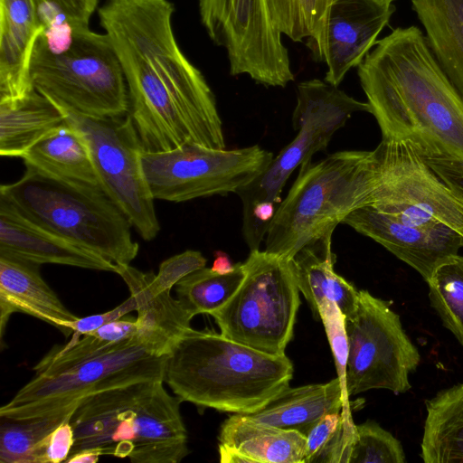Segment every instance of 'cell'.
I'll return each instance as SVG.
<instances>
[{
  "label": "cell",
  "mask_w": 463,
  "mask_h": 463,
  "mask_svg": "<svg viewBox=\"0 0 463 463\" xmlns=\"http://www.w3.org/2000/svg\"><path fill=\"white\" fill-rule=\"evenodd\" d=\"M357 74L382 138L406 141L422 157H463V99L418 26L377 41Z\"/></svg>",
  "instance_id": "1"
},
{
  "label": "cell",
  "mask_w": 463,
  "mask_h": 463,
  "mask_svg": "<svg viewBox=\"0 0 463 463\" xmlns=\"http://www.w3.org/2000/svg\"><path fill=\"white\" fill-rule=\"evenodd\" d=\"M294 365L221 333L190 328L167 357L164 383L182 402L233 414L264 408L289 386Z\"/></svg>",
  "instance_id": "2"
},
{
  "label": "cell",
  "mask_w": 463,
  "mask_h": 463,
  "mask_svg": "<svg viewBox=\"0 0 463 463\" xmlns=\"http://www.w3.org/2000/svg\"><path fill=\"white\" fill-rule=\"evenodd\" d=\"M164 381H143L92 393L80 400L70 422L71 454L98 449L133 463H179L188 454L182 401Z\"/></svg>",
  "instance_id": "3"
},
{
  "label": "cell",
  "mask_w": 463,
  "mask_h": 463,
  "mask_svg": "<svg viewBox=\"0 0 463 463\" xmlns=\"http://www.w3.org/2000/svg\"><path fill=\"white\" fill-rule=\"evenodd\" d=\"M126 79L129 110L144 152L185 144L225 149L215 96L193 63L146 62L117 53Z\"/></svg>",
  "instance_id": "4"
},
{
  "label": "cell",
  "mask_w": 463,
  "mask_h": 463,
  "mask_svg": "<svg viewBox=\"0 0 463 463\" xmlns=\"http://www.w3.org/2000/svg\"><path fill=\"white\" fill-rule=\"evenodd\" d=\"M379 159L373 151L343 150L300 165L265 238V250L292 260L304 246L332 238L353 211L376 203Z\"/></svg>",
  "instance_id": "5"
},
{
  "label": "cell",
  "mask_w": 463,
  "mask_h": 463,
  "mask_svg": "<svg viewBox=\"0 0 463 463\" xmlns=\"http://www.w3.org/2000/svg\"><path fill=\"white\" fill-rule=\"evenodd\" d=\"M0 196L38 225L117 265H128L139 245L131 223L100 186L64 181L26 166L14 183L2 184Z\"/></svg>",
  "instance_id": "6"
},
{
  "label": "cell",
  "mask_w": 463,
  "mask_h": 463,
  "mask_svg": "<svg viewBox=\"0 0 463 463\" xmlns=\"http://www.w3.org/2000/svg\"><path fill=\"white\" fill-rule=\"evenodd\" d=\"M33 87L52 101L93 118L128 113L123 69L103 33L78 26L71 39L54 49L34 41L29 61Z\"/></svg>",
  "instance_id": "7"
},
{
  "label": "cell",
  "mask_w": 463,
  "mask_h": 463,
  "mask_svg": "<svg viewBox=\"0 0 463 463\" xmlns=\"http://www.w3.org/2000/svg\"><path fill=\"white\" fill-rule=\"evenodd\" d=\"M245 276L232 297L211 316L224 336L273 355L285 351L300 306L292 260L250 251Z\"/></svg>",
  "instance_id": "8"
},
{
  "label": "cell",
  "mask_w": 463,
  "mask_h": 463,
  "mask_svg": "<svg viewBox=\"0 0 463 463\" xmlns=\"http://www.w3.org/2000/svg\"><path fill=\"white\" fill-rule=\"evenodd\" d=\"M168 355L156 356L136 335L93 357L35 373L0 408V416L29 419L73 410L92 393L143 381H164Z\"/></svg>",
  "instance_id": "9"
},
{
  "label": "cell",
  "mask_w": 463,
  "mask_h": 463,
  "mask_svg": "<svg viewBox=\"0 0 463 463\" xmlns=\"http://www.w3.org/2000/svg\"><path fill=\"white\" fill-rule=\"evenodd\" d=\"M53 103L84 137L102 190L143 240H154L160 223L142 166L144 150L130 114L93 118Z\"/></svg>",
  "instance_id": "10"
},
{
  "label": "cell",
  "mask_w": 463,
  "mask_h": 463,
  "mask_svg": "<svg viewBox=\"0 0 463 463\" xmlns=\"http://www.w3.org/2000/svg\"><path fill=\"white\" fill-rule=\"evenodd\" d=\"M273 154L259 145L217 149L185 144L143 152L142 166L154 199L180 203L237 194L269 166Z\"/></svg>",
  "instance_id": "11"
},
{
  "label": "cell",
  "mask_w": 463,
  "mask_h": 463,
  "mask_svg": "<svg viewBox=\"0 0 463 463\" xmlns=\"http://www.w3.org/2000/svg\"><path fill=\"white\" fill-rule=\"evenodd\" d=\"M345 331L348 397L375 389L400 394L411 388L409 376L418 367L420 354L388 301L359 290L357 309L345 319Z\"/></svg>",
  "instance_id": "12"
},
{
  "label": "cell",
  "mask_w": 463,
  "mask_h": 463,
  "mask_svg": "<svg viewBox=\"0 0 463 463\" xmlns=\"http://www.w3.org/2000/svg\"><path fill=\"white\" fill-rule=\"evenodd\" d=\"M369 110L367 102L350 97L326 81L313 79L300 82L292 115L293 128L298 133L260 175L238 191L242 217L259 203L279 206L280 194L294 170L317 152L325 150L335 132L345 125L353 113Z\"/></svg>",
  "instance_id": "13"
},
{
  "label": "cell",
  "mask_w": 463,
  "mask_h": 463,
  "mask_svg": "<svg viewBox=\"0 0 463 463\" xmlns=\"http://www.w3.org/2000/svg\"><path fill=\"white\" fill-rule=\"evenodd\" d=\"M210 39L227 52L230 74L268 87H286L294 74L268 0H197Z\"/></svg>",
  "instance_id": "14"
},
{
  "label": "cell",
  "mask_w": 463,
  "mask_h": 463,
  "mask_svg": "<svg viewBox=\"0 0 463 463\" xmlns=\"http://www.w3.org/2000/svg\"><path fill=\"white\" fill-rule=\"evenodd\" d=\"M383 246L426 281L463 248V236L438 219L405 205L364 206L342 222Z\"/></svg>",
  "instance_id": "15"
},
{
  "label": "cell",
  "mask_w": 463,
  "mask_h": 463,
  "mask_svg": "<svg viewBox=\"0 0 463 463\" xmlns=\"http://www.w3.org/2000/svg\"><path fill=\"white\" fill-rule=\"evenodd\" d=\"M375 149L380 175L373 207L409 206L448 224L463 236V203L411 144L382 138Z\"/></svg>",
  "instance_id": "16"
},
{
  "label": "cell",
  "mask_w": 463,
  "mask_h": 463,
  "mask_svg": "<svg viewBox=\"0 0 463 463\" xmlns=\"http://www.w3.org/2000/svg\"><path fill=\"white\" fill-rule=\"evenodd\" d=\"M395 12L374 0H334L325 25L307 46L327 66L325 81L338 87L348 71L364 61Z\"/></svg>",
  "instance_id": "17"
},
{
  "label": "cell",
  "mask_w": 463,
  "mask_h": 463,
  "mask_svg": "<svg viewBox=\"0 0 463 463\" xmlns=\"http://www.w3.org/2000/svg\"><path fill=\"white\" fill-rule=\"evenodd\" d=\"M0 255L116 273L117 264L32 222L0 196Z\"/></svg>",
  "instance_id": "18"
},
{
  "label": "cell",
  "mask_w": 463,
  "mask_h": 463,
  "mask_svg": "<svg viewBox=\"0 0 463 463\" xmlns=\"http://www.w3.org/2000/svg\"><path fill=\"white\" fill-rule=\"evenodd\" d=\"M116 273L128 288L137 312L136 336L156 356L169 355L188 331L194 317L171 290L157 291L153 271L144 272L132 266L117 265Z\"/></svg>",
  "instance_id": "19"
},
{
  "label": "cell",
  "mask_w": 463,
  "mask_h": 463,
  "mask_svg": "<svg viewBox=\"0 0 463 463\" xmlns=\"http://www.w3.org/2000/svg\"><path fill=\"white\" fill-rule=\"evenodd\" d=\"M21 312L59 329L65 337L73 334L71 323L78 318L61 301L40 273V265L0 255L1 342L13 313Z\"/></svg>",
  "instance_id": "20"
},
{
  "label": "cell",
  "mask_w": 463,
  "mask_h": 463,
  "mask_svg": "<svg viewBox=\"0 0 463 463\" xmlns=\"http://www.w3.org/2000/svg\"><path fill=\"white\" fill-rule=\"evenodd\" d=\"M40 30L35 0H0V100L33 89L29 61Z\"/></svg>",
  "instance_id": "21"
},
{
  "label": "cell",
  "mask_w": 463,
  "mask_h": 463,
  "mask_svg": "<svg viewBox=\"0 0 463 463\" xmlns=\"http://www.w3.org/2000/svg\"><path fill=\"white\" fill-rule=\"evenodd\" d=\"M331 237L318 240L300 249L292 259L299 291L309 304L316 319L318 308L328 300L334 302L345 319L356 312L359 290L334 269L335 256L331 250Z\"/></svg>",
  "instance_id": "22"
},
{
  "label": "cell",
  "mask_w": 463,
  "mask_h": 463,
  "mask_svg": "<svg viewBox=\"0 0 463 463\" xmlns=\"http://www.w3.org/2000/svg\"><path fill=\"white\" fill-rule=\"evenodd\" d=\"M219 443L246 457L250 463H304L306 437L258 421L247 414H232L219 434Z\"/></svg>",
  "instance_id": "23"
},
{
  "label": "cell",
  "mask_w": 463,
  "mask_h": 463,
  "mask_svg": "<svg viewBox=\"0 0 463 463\" xmlns=\"http://www.w3.org/2000/svg\"><path fill=\"white\" fill-rule=\"evenodd\" d=\"M338 377L326 383H313L284 389L264 408L251 414L254 420L303 435L323 416L340 412L349 405Z\"/></svg>",
  "instance_id": "24"
},
{
  "label": "cell",
  "mask_w": 463,
  "mask_h": 463,
  "mask_svg": "<svg viewBox=\"0 0 463 463\" xmlns=\"http://www.w3.org/2000/svg\"><path fill=\"white\" fill-rule=\"evenodd\" d=\"M21 158L25 166L52 177L100 186L84 137L66 119L35 142Z\"/></svg>",
  "instance_id": "25"
},
{
  "label": "cell",
  "mask_w": 463,
  "mask_h": 463,
  "mask_svg": "<svg viewBox=\"0 0 463 463\" xmlns=\"http://www.w3.org/2000/svg\"><path fill=\"white\" fill-rule=\"evenodd\" d=\"M64 121L61 109L34 88L23 96L0 100V156L22 157Z\"/></svg>",
  "instance_id": "26"
},
{
  "label": "cell",
  "mask_w": 463,
  "mask_h": 463,
  "mask_svg": "<svg viewBox=\"0 0 463 463\" xmlns=\"http://www.w3.org/2000/svg\"><path fill=\"white\" fill-rule=\"evenodd\" d=\"M428 44L463 99V0H411Z\"/></svg>",
  "instance_id": "27"
},
{
  "label": "cell",
  "mask_w": 463,
  "mask_h": 463,
  "mask_svg": "<svg viewBox=\"0 0 463 463\" xmlns=\"http://www.w3.org/2000/svg\"><path fill=\"white\" fill-rule=\"evenodd\" d=\"M420 443L425 463H463V383L426 401Z\"/></svg>",
  "instance_id": "28"
},
{
  "label": "cell",
  "mask_w": 463,
  "mask_h": 463,
  "mask_svg": "<svg viewBox=\"0 0 463 463\" xmlns=\"http://www.w3.org/2000/svg\"><path fill=\"white\" fill-rule=\"evenodd\" d=\"M244 276L243 262L236 263L234 269L226 274L203 267L176 283V298L194 317L199 314L212 315L232 297Z\"/></svg>",
  "instance_id": "29"
},
{
  "label": "cell",
  "mask_w": 463,
  "mask_h": 463,
  "mask_svg": "<svg viewBox=\"0 0 463 463\" xmlns=\"http://www.w3.org/2000/svg\"><path fill=\"white\" fill-rule=\"evenodd\" d=\"M109 322L76 340L54 346L33 367L36 373H51L93 357L134 336L137 321L133 317Z\"/></svg>",
  "instance_id": "30"
},
{
  "label": "cell",
  "mask_w": 463,
  "mask_h": 463,
  "mask_svg": "<svg viewBox=\"0 0 463 463\" xmlns=\"http://www.w3.org/2000/svg\"><path fill=\"white\" fill-rule=\"evenodd\" d=\"M426 282L430 306L463 346V256L457 254L442 262Z\"/></svg>",
  "instance_id": "31"
},
{
  "label": "cell",
  "mask_w": 463,
  "mask_h": 463,
  "mask_svg": "<svg viewBox=\"0 0 463 463\" xmlns=\"http://www.w3.org/2000/svg\"><path fill=\"white\" fill-rule=\"evenodd\" d=\"M73 410L29 419L1 417L0 463H33L37 444L63 421Z\"/></svg>",
  "instance_id": "32"
},
{
  "label": "cell",
  "mask_w": 463,
  "mask_h": 463,
  "mask_svg": "<svg viewBox=\"0 0 463 463\" xmlns=\"http://www.w3.org/2000/svg\"><path fill=\"white\" fill-rule=\"evenodd\" d=\"M334 0H268L276 28L293 42L316 40Z\"/></svg>",
  "instance_id": "33"
},
{
  "label": "cell",
  "mask_w": 463,
  "mask_h": 463,
  "mask_svg": "<svg viewBox=\"0 0 463 463\" xmlns=\"http://www.w3.org/2000/svg\"><path fill=\"white\" fill-rule=\"evenodd\" d=\"M402 445L391 432L368 420L355 425L348 463H404Z\"/></svg>",
  "instance_id": "34"
},
{
  "label": "cell",
  "mask_w": 463,
  "mask_h": 463,
  "mask_svg": "<svg viewBox=\"0 0 463 463\" xmlns=\"http://www.w3.org/2000/svg\"><path fill=\"white\" fill-rule=\"evenodd\" d=\"M319 317L324 324L328 342L333 353V356L337 370V377L341 381L343 389H345V375L348 356V343L345 331V317L340 311L338 307L328 300L318 308Z\"/></svg>",
  "instance_id": "35"
},
{
  "label": "cell",
  "mask_w": 463,
  "mask_h": 463,
  "mask_svg": "<svg viewBox=\"0 0 463 463\" xmlns=\"http://www.w3.org/2000/svg\"><path fill=\"white\" fill-rule=\"evenodd\" d=\"M206 259L200 251L188 250L164 260L157 274L154 273L153 286L157 291L171 290L191 272L205 267Z\"/></svg>",
  "instance_id": "36"
},
{
  "label": "cell",
  "mask_w": 463,
  "mask_h": 463,
  "mask_svg": "<svg viewBox=\"0 0 463 463\" xmlns=\"http://www.w3.org/2000/svg\"><path fill=\"white\" fill-rule=\"evenodd\" d=\"M74 444V430L70 419L61 423L35 447L33 463H59L65 461Z\"/></svg>",
  "instance_id": "37"
},
{
  "label": "cell",
  "mask_w": 463,
  "mask_h": 463,
  "mask_svg": "<svg viewBox=\"0 0 463 463\" xmlns=\"http://www.w3.org/2000/svg\"><path fill=\"white\" fill-rule=\"evenodd\" d=\"M340 415L339 425L335 435L316 457L313 463H348L355 437V424L352 419L350 405L343 406Z\"/></svg>",
  "instance_id": "38"
},
{
  "label": "cell",
  "mask_w": 463,
  "mask_h": 463,
  "mask_svg": "<svg viewBox=\"0 0 463 463\" xmlns=\"http://www.w3.org/2000/svg\"><path fill=\"white\" fill-rule=\"evenodd\" d=\"M340 412L328 413L316 421L305 433L304 463H313L335 435L340 421Z\"/></svg>",
  "instance_id": "39"
},
{
  "label": "cell",
  "mask_w": 463,
  "mask_h": 463,
  "mask_svg": "<svg viewBox=\"0 0 463 463\" xmlns=\"http://www.w3.org/2000/svg\"><path fill=\"white\" fill-rule=\"evenodd\" d=\"M438 177L463 203V157H422Z\"/></svg>",
  "instance_id": "40"
},
{
  "label": "cell",
  "mask_w": 463,
  "mask_h": 463,
  "mask_svg": "<svg viewBox=\"0 0 463 463\" xmlns=\"http://www.w3.org/2000/svg\"><path fill=\"white\" fill-rule=\"evenodd\" d=\"M136 302L132 296H129L123 303L115 308L101 314H96L85 317H78L71 323L73 331L72 340L80 338L88 333H90L100 326L122 318L131 311H136Z\"/></svg>",
  "instance_id": "41"
},
{
  "label": "cell",
  "mask_w": 463,
  "mask_h": 463,
  "mask_svg": "<svg viewBox=\"0 0 463 463\" xmlns=\"http://www.w3.org/2000/svg\"><path fill=\"white\" fill-rule=\"evenodd\" d=\"M57 5L68 17L77 23L89 24L99 0H48Z\"/></svg>",
  "instance_id": "42"
},
{
  "label": "cell",
  "mask_w": 463,
  "mask_h": 463,
  "mask_svg": "<svg viewBox=\"0 0 463 463\" xmlns=\"http://www.w3.org/2000/svg\"><path fill=\"white\" fill-rule=\"evenodd\" d=\"M235 268V264H232L228 254L222 250H216L214 252V260L212 266V269L220 274H226L232 272Z\"/></svg>",
  "instance_id": "43"
},
{
  "label": "cell",
  "mask_w": 463,
  "mask_h": 463,
  "mask_svg": "<svg viewBox=\"0 0 463 463\" xmlns=\"http://www.w3.org/2000/svg\"><path fill=\"white\" fill-rule=\"evenodd\" d=\"M100 456H102V454L98 449H84L70 455L68 458L65 460V462L96 463Z\"/></svg>",
  "instance_id": "44"
},
{
  "label": "cell",
  "mask_w": 463,
  "mask_h": 463,
  "mask_svg": "<svg viewBox=\"0 0 463 463\" xmlns=\"http://www.w3.org/2000/svg\"><path fill=\"white\" fill-rule=\"evenodd\" d=\"M375 2L381 4V5H392V3L395 1V0H374Z\"/></svg>",
  "instance_id": "45"
}]
</instances>
